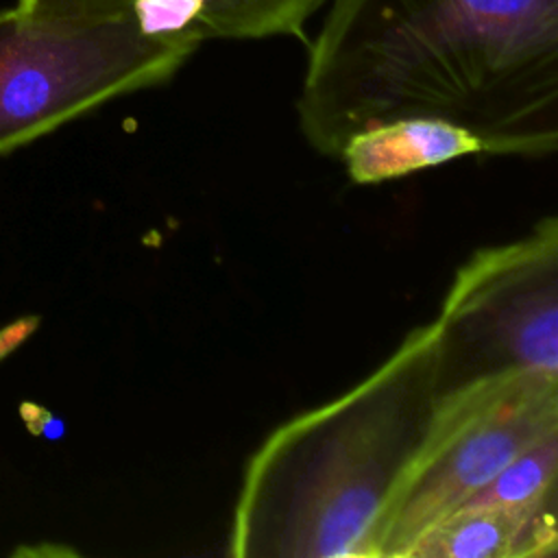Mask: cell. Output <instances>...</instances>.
I'll return each instance as SVG.
<instances>
[{
    "mask_svg": "<svg viewBox=\"0 0 558 558\" xmlns=\"http://www.w3.org/2000/svg\"><path fill=\"white\" fill-rule=\"evenodd\" d=\"M327 0H131V11L150 35L198 39L303 37Z\"/></svg>",
    "mask_w": 558,
    "mask_h": 558,
    "instance_id": "52a82bcc",
    "label": "cell"
},
{
    "mask_svg": "<svg viewBox=\"0 0 558 558\" xmlns=\"http://www.w3.org/2000/svg\"><path fill=\"white\" fill-rule=\"evenodd\" d=\"M556 541V497L519 508L462 506L429 527L408 558H549Z\"/></svg>",
    "mask_w": 558,
    "mask_h": 558,
    "instance_id": "8992f818",
    "label": "cell"
},
{
    "mask_svg": "<svg viewBox=\"0 0 558 558\" xmlns=\"http://www.w3.org/2000/svg\"><path fill=\"white\" fill-rule=\"evenodd\" d=\"M551 434L558 375L521 371L442 392L432 434L388 510L379 558H408L429 527Z\"/></svg>",
    "mask_w": 558,
    "mask_h": 558,
    "instance_id": "277c9868",
    "label": "cell"
},
{
    "mask_svg": "<svg viewBox=\"0 0 558 558\" xmlns=\"http://www.w3.org/2000/svg\"><path fill=\"white\" fill-rule=\"evenodd\" d=\"M442 392L521 371L558 375V220L477 248L453 275L440 314Z\"/></svg>",
    "mask_w": 558,
    "mask_h": 558,
    "instance_id": "5b68a950",
    "label": "cell"
},
{
    "mask_svg": "<svg viewBox=\"0 0 558 558\" xmlns=\"http://www.w3.org/2000/svg\"><path fill=\"white\" fill-rule=\"evenodd\" d=\"M307 46L296 118L340 159L351 135L438 118L486 155L558 148V0H327Z\"/></svg>",
    "mask_w": 558,
    "mask_h": 558,
    "instance_id": "6da1fadb",
    "label": "cell"
},
{
    "mask_svg": "<svg viewBox=\"0 0 558 558\" xmlns=\"http://www.w3.org/2000/svg\"><path fill=\"white\" fill-rule=\"evenodd\" d=\"M469 155H486L471 131L438 118H399L351 135L340 161L355 183H379Z\"/></svg>",
    "mask_w": 558,
    "mask_h": 558,
    "instance_id": "ba28073f",
    "label": "cell"
},
{
    "mask_svg": "<svg viewBox=\"0 0 558 558\" xmlns=\"http://www.w3.org/2000/svg\"><path fill=\"white\" fill-rule=\"evenodd\" d=\"M440 333L414 327L362 381L279 425L246 462L229 554L379 558L392 501L436 421Z\"/></svg>",
    "mask_w": 558,
    "mask_h": 558,
    "instance_id": "7a4b0ae2",
    "label": "cell"
},
{
    "mask_svg": "<svg viewBox=\"0 0 558 558\" xmlns=\"http://www.w3.org/2000/svg\"><path fill=\"white\" fill-rule=\"evenodd\" d=\"M198 46L187 35L146 33L133 11L76 20L0 11V157L168 83Z\"/></svg>",
    "mask_w": 558,
    "mask_h": 558,
    "instance_id": "3957f363",
    "label": "cell"
},
{
    "mask_svg": "<svg viewBox=\"0 0 558 558\" xmlns=\"http://www.w3.org/2000/svg\"><path fill=\"white\" fill-rule=\"evenodd\" d=\"M17 9L31 17H105L131 11V0H17Z\"/></svg>",
    "mask_w": 558,
    "mask_h": 558,
    "instance_id": "30bf717a",
    "label": "cell"
},
{
    "mask_svg": "<svg viewBox=\"0 0 558 558\" xmlns=\"http://www.w3.org/2000/svg\"><path fill=\"white\" fill-rule=\"evenodd\" d=\"M41 318L35 314H24L13 318L11 323L0 327V362H4L9 355H13L20 347L26 344V340L33 338V333L39 329Z\"/></svg>",
    "mask_w": 558,
    "mask_h": 558,
    "instance_id": "8fae6325",
    "label": "cell"
},
{
    "mask_svg": "<svg viewBox=\"0 0 558 558\" xmlns=\"http://www.w3.org/2000/svg\"><path fill=\"white\" fill-rule=\"evenodd\" d=\"M558 434H551L514 456L464 506H532L556 497Z\"/></svg>",
    "mask_w": 558,
    "mask_h": 558,
    "instance_id": "9c48e42d",
    "label": "cell"
}]
</instances>
